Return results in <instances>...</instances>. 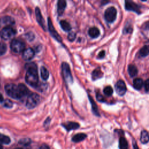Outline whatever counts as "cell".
<instances>
[{
  "label": "cell",
  "instance_id": "obj_38",
  "mask_svg": "<svg viewBox=\"0 0 149 149\" xmlns=\"http://www.w3.org/2000/svg\"><path fill=\"white\" fill-rule=\"evenodd\" d=\"M39 149H50L49 147L46 144H43L39 148Z\"/></svg>",
  "mask_w": 149,
  "mask_h": 149
},
{
  "label": "cell",
  "instance_id": "obj_16",
  "mask_svg": "<svg viewBox=\"0 0 149 149\" xmlns=\"http://www.w3.org/2000/svg\"><path fill=\"white\" fill-rule=\"evenodd\" d=\"M87 137V135L83 133H80L73 136L72 140L74 143H78L84 140Z\"/></svg>",
  "mask_w": 149,
  "mask_h": 149
},
{
  "label": "cell",
  "instance_id": "obj_18",
  "mask_svg": "<svg viewBox=\"0 0 149 149\" xmlns=\"http://www.w3.org/2000/svg\"><path fill=\"white\" fill-rule=\"evenodd\" d=\"M119 149H128V143L127 139L123 137H120L119 140Z\"/></svg>",
  "mask_w": 149,
  "mask_h": 149
},
{
  "label": "cell",
  "instance_id": "obj_30",
  "mask_svg": "<svg viewBox=\"0 0 149 149\" xmlns=\"http://www.w3.org/2000/svg\"><path fill=\"white\" fill-rule=\"evenodd\" d=\"M103 92L106 95L111 96L112 95L113 93V89L110 86H108L104 89Z\"/></svg>",
  "mask_w": 149,
  "mask_h": 149
},
{
  "label": "cell",
  "instance_id": "obj_26",
  "mask_svg": "<svg viewBox=\"0 0 149 149\" xmlns=\"http://www.w3.org/2000/svg\"><path fill=\"white\" fill-rule=\"evenodd\" d=\"M11 142L10 138L0 133V143L4 144H8Z\"/></svg>",
  "mask_w": 149,
  "mask_h": 149
},
{
  "label": "cell",
  "instance_id": "obj_42",
  "mask_svg": "<svg viewBox=\"0 0 149 149\" xmlns=\"http://www.w3.org/2000/svg\"><path fill=\"white\" fill-rule=\"evenodd\" d=\"M0 149H3V147L1 144H0Z\"/></svg>",
  "mask_w": 149,
  "mask_h": 149
},
{
  "label": "cell",
  "instance_id": "obj_13",
  "mask_svg": "<svg viewBox=\"0 0 149 149\" xmlns=\"http://www.w3.org/2000/svg\"><path fill=\"white\" fill-rule=\"evenodd\" d=\"M36 12V19H37V21L38 22V23H39L40 25L41 26V27L44 30H45V21L41 15L40 10L39 9V8L37 7L36 8L35 10Z\"/></svg>",
  "mask_w": 149,
  "mask_h": 149
},
{
  "label": "cell",
  "instance_id": "obj_31",
  "mask_svg": "<svg viewBox=\"0 0 149 149\" xmlns=\"http://www.w3.org/2000/svg\"><path fill=\"white\" fill-rule=\"evenodd\" d=\"M3 103H4L3 104L4 106L6 108H12L13 106V103L11 100H8V99L4 101Z\"/></svg>",
  "mask_w": 149,
  "mask_h": 149
},
{
  "label": "cell",
  "instance_id": "obj_24",
  "mask_svg": "<svg viewBox=\"0 0 149 149\" xmlns=\"http://www.w3.org/2000/svg\"><path fill=\"white\" fill-rule=\"evenodd\" d=\"M40 72L41 78L44 81H47L49 77V72L47 68L45 66H41Z\"/></svg>",
  "mask_w": 149,
  "mask_h": 149
},
{
  "label": "cell",
  "instance_id": "obj_39",
  "mask_svg": "<svg viewBox=\"0 0 149 149\" xmlns=\"http://www.w3.org/2000/svg\"><path fill=\"white\" fill-rule=\"evenodd\" d=\"M132 144H133V149H139V147H138V146H137V143H136V140H135L134 139H133Z\"/></svg>",
  "mask_w": 149,
  "mask_h": 149
},
{
  "label": "cell",
  "instance_id": "obj_17",
  "mask_svg": "<svg viewBox=\"0 0 149 149\" xmlns=\"http://www.w3.org/2000/svg\"><path fill=\"white\" fill-rule=\"evenodd\" d=\"M149 137H148V133L147 131L143 130L141 132L140 140L142 143L143 144H147L148 142Z\"/></svg>",
  "mask_w": 149,
  "mask_h": 149
},
{
  "label": "cell",
  "instance_id": "obj_9",
  "mask_svg": "<svg viewBox=\"0 0 149 149\" xmlns=\"http://www.w3.org/2000/svg\"><path fill=\"white\" fill-rule=\"evenodd\" d=\"M115 90L118 95H123L126 93L127 87L125 82L122 80L118 81L115 84Z\"/></svg>",
  "mask_w": 149,
  "mask_h": 149
},
{
  "label": "cell",
  "instance_id": "obj_29",
  "mask_svg": "<svg viewBox=\"0 0 149 149\" xmlns=\"http://www.w3.org/2000/svg\"><path fill=\"white\" fill-rule=\"evenodd\" d=\"M32 143V140L29 138L22 139L19 141V143L23 146H28Z\"/></svg>",
  "mask_w": 149,
  "mask_h": 149
},
{
  "label": "cell",
  "instance_id": "obj_34",
  "mask_svg": "<svg viewBox=\"0 0 149 149\" xmlns=\"http://www.w3.org/2000/svg\"><path fill=\"white\" fill-rule=\"evenodd\" d=\"M26 36H27V39H28V40H29V41L33 40L34 39V38H35V35H34V34H33V33H32V32H30V33H28V34L26 35Z\"/></svg>",
  "mask_w": 149,
  "mask_h": 149
},
{
  "label": "cell",
  "instance_id": "obj_22",
  "mask_svg": "<svg viewBox=\"0 0 149 149\" xmlns=\"http://www.w3.org/2000/svg\"><path fill=\"white\" fill-rule=\"evenodd\" d=\"M88 97H89V98L90 102H91V107H92V110H93V113H94L96 116H100V114H99L98 110V108H97V106L95 103L94 102V101L93 100V99L92 98V97H91L90 95H89Z\"/></svg>",
  "mask_w": 149,
  "mask_h": 149
},
{
  "label": "cell",
  "instance_id": "obj_21",
  "mask_svg": "<svg viewBox=\"0 0 149 149\" xmlns=\"http://www.w3.org/2000/svg\"><path fill=\"white\" fill-rule=\"evenodd\" d=\"M143 85H144V82L142 79L136 78L133 80V85L134 88L136 89V90H140L143 86Z\"/></svg>",
  "mask_w": 149,
  "mask_h": 149
},
{
  "label": "cell",
  "instance_id": "obj_44",
  "mask_svg": "<svg viewBox=\"0 0 149 149\" xmlns=\"http://www.w3.org/2000/svg\"><path fill=\"white\" fill-rule=\"evenodd\" d=\"M0 24H1V22H0Z\"/></svg>",
  "mask_w": 149,
  "mask_h": 149
},
{
  "label": "cell",
  "instance_id": "obj_4",
  "mask_svg": "<svg viewBox=\"0 0 149 149\" xmlns=\"http://www.w3.org/2000/svg\"><path fill=\"white\" fill-rule=\"evenodd\" d=\"M40 101V97L36 93H32L29 95L26 101V106L28 109L35 108Z\"/></svg>",
  "mask_w": 149,
  "mask_h": 149
},
{
  "label": "cell",
  "instance_id": "obj_33",
  "mask_svg": "<svg viewBox=\"0 0 149 149\" xmlns=\"http://www.w3.org/2000/svg\"><path fill=\"white\" fill-rule=\"evenodd\" d=\"M96 98H97V100L100 102H105V99L104 98V97L100 94V93H97L96 94Z\"/></svg>",
  "mask_w": 149,
  "mask_h": 149
},
{
  "label": "cell",
  "instance_id": "obj_10",
  "mask_svg": "<svg viewBox=\"0 0 149 149\" xmlns=\"http://www.w3.org/2000/svg\"><path fill=\"white\" fill-rule=\"evenodd\" d=\"M125 9L128 11H133L138 14L140 13V7L136 3L132 2V1H127L125 2Z\"/></svg>",
  "mask_w": 149,
  "mask_h": 149
},
{
  "label": "cell",
  "instance_id": "obj_25",
  "mask_svg": "<svg viewBox=\"0 0 149 149\" xmlns=\"http://www.w3.org/2000/svg\"><path fill=\"white\" fill-rule=\"evenodd\" d=\"M2 22L5 24H7L8 26H11L13 25V24H15V20L10 17V16H5L2 19Z\"/></svg>",
  "mask_w": 149,
  "mask_h": 149
},
{
  "label": "cell",
  "instance_id": "obj_43",
  "mask_svg": "<svg viewBox=\"0 0 149 149\" xmlns=\"http://www.w3.org/2000/svg\"><path fill=\"white\" fill-rule=\"evenodd\" d=\"M15 149H23V148H21V147H18V148H15Z\"/></svg>",
  "mask_w": 149,
  "mask_h": 149
},
{
  "label": "cell",
  "instance_id": "obj_37",
  "mask_svg": "<svg viewBox=\"0 0 149 149\" xmlns=\"http://www.w3.org/2000/svg\"><path fill=\"white\" fill-rule=\"evenodd\" d=\"M105 55H106V53H105V51H102L100 53L98 54V58L102 59V58H103L104 57Z\"/></svg>",
  "mask_w": 149,
  "mask_h": 149
},
{
  "label": "cell",
  "instance_id": "obj_15",
  "mask_svg": "<svg viewBox=\"0 0 149 149\" xmlns=\"http://www.w3.org/2000/svg\"><path fill=\"white\" fill-rule=\"evenodd\" d=\"M88 34L90 36V37H91V38L95 39L100 36V32L97 28L93 27L90 28V29L88 31Z\"/></svg>",
  "mask_w": 149,
  "mask_h": 149
},
{
  "label": "cell",
  "instance_id": "obj_41",
  "mask_svg": "<svg viewBox=\"0 0 149 149\" xmlns=\"http://www.w3.org/2000/svg\"><path fill=\"white\" fill-rule=\"evenodd\" d=\"M3 102H4L3 96V95L1 93H0V103H3Z\"/></svg>",
  "mask_w": 149,
  "mask_h": 149
},
{
  "label": "cell",
  "instance_id": "obj_5",
  "mask_svg": "<svg viewBox=\"0 0 149 149\" xmlns=\"http://www.w3.org/2000/svg\"><path fill=\"white\" fill-rule=\"evenodd\" d=\"M24 48L25 44L19 40L14 39L11 43V49L15 53H20L24 50Z\"/></svg>",
  "mask_w": 149,
  "mask_h": 149
},
{
  "label": "cell",
  "instance_id": "obj_8",
  "mask_svg": "<svg viewBox=\"0 0 149 149\" xmlns=\"http://www.w3.org/2000/svg\"><path fill=\"white\" fill-rule=\"evenodd\" d=\"M48 29H49V32H50L51 35L56 40H57L58 42L61 43L62 42V38L60 36V35L58 33V32L56 30V29H55V28L53 26V24L52 21L49 18H48Z\"/></svg>",
  "mask_w": 149,
  "mask_h": 149
},
{
  "label": "cell",
  "instance_id": "obj_1",
  "mask_svg": "<svg viewBox=\"0 0 149 149\" xmlns=\"http://www.w3.org/2000/svg\"><path fill=\"white\" fill-rule=\"evenodd\" d=\"M5 90L9 97L14 99H20L29 95L30 93L28 88L23 84H8L5 86Z\"/></svg>",
  "mask_w": 149,
  "mask_h": 149
},
{
  "label": "cell",
  "instance_id": "obj_7",
  "mask_svg": "<svg viewBox=\"0 0 149 149\" xmlns=\"http://www.w3.org/2000/svg\"><path fill=\"white\" fill-rule=\"evenodd\" d=\"M117 11L115 8L114 7H111L108 8L104 14V17L106 20L109 23L114 22L116 18Z\"/></svg>",
  "mask_w": 149,
  "mask_h": 149
},
{
  "label": "cell",
  "instance_id": "obj_3",
  "mask_svg": "<svg viewBox=\"0 0 149 149\" xmlns=\"http://www.w3.org/2000/svg\"><path fill=\"white\" fill-rule=\"evenodd\" d=\"M62 76L65 82L67 84H71L73 83V77L70 72L69 65L66 62H63L61 66Z\"/></svg>",
  "mask_w": 149,
  "mask_h": 149
},
{
  "label": "cell",
  "instance_id": "obj_6",
  "mask_svg": "<svg viewBox=\"0 0 149 149\" xmlns=\"http://www.w3.org/2000/svg\"><path fill=\"white\" fill-rule=\"evenodd\" d=\"M16 34L15 29L10 26H7L3 28L0 32V36L5 40H8L13 37Z\"/></svg>",
  "mask_w": 149,
  "mask_h": 149
},
{
  "label": "cell",
  "instance_id": "obj_11",
  "mask_svg": "<svg viewBox=\"0 0 149 149\" xmlns=\"http://www.w3.org/2000/svg\"><path fill=\"white\" fill-rule=\"evenodd\" d=\"M35 55V53L33 49L31 48H28L24 49L23 52L22 57L25 61H30L32 60Z\"/></svg>",
  "mask_w": 149,
  "mask_h": 149
},
{
  "label": "cell",
  "instance_id": "obj_14",
  "mask_svg": "<svg viewBox=\"0 0 149 149\" xmlns=\"http://www.w3.org/2000/svg\"><path fill=\"white\" fill-rule=\"evenodd\" d=\"M66 2L64 0H60L57 4V12L60 16L62 15L66 8Z\"/></svg>",
  "mask_w": 149,
  "mask_h": 149
},
{
  "label": "cell",
  "instance_id": "obj_32",
  "mask_svg": "<svg viewBox=\"0 0 149 149\" xmlns=\"http://www.w3.org/2000/svg\"><path fill=\"white\" fill-rule=\"evenodd\" d=\"M76 36H77V35L74 33H73V32L70 33L68 36V39L70 41H73L74 40V39H76Z\"/></svg>",
  "mask_w": 149,
  "mask_h": 149
},
{
  "label": "cell",
  "instance_id": "obj_36",
  "mask_svg": "<svg viewBox=\"0 0 149 149\" xmlns=\"http://www.w3.org/2000/svg\"><path fill=\"white\" fill-rule=\"evenodd\" d=\"M132 28L131 27H125V29H124V33H131L132 32Z\"/></svg>",
  "mask_w": 149,
  "mask_h": 149
},
{
  "label": "cell",
  "instance_id": "obj_19",
  "mask_svg": "<svg viewBox=\"0 0 149 149\" xmlns=\"http://www.w3.org/2000/svg\"><path fill=\"white\" fill-rule=\"evenodd\" d=\"M103 76V73L100 68L95 69L92 73V79L94 81L102 78Z\"/></svg>",
  "mask_w": 149,
  "mask_h": 149
},
{
  "label": "cell",
  "instance_id": "obj_20",
  "mask_svg": "<svg viewBox=\"0 0 149 149\" xmlns=\"http://www.w3.org/2000/svg\"><path fill=\"white\" fill-rule=\"evenodd\" d=\"M128 70L131 77H135L137 75V74L138 73L137 68L134 65H129L128 66Z\"/></svg>",
  "mask_w": 149,
  "mask_h": 149
},
{
  "label": "cell",
  "instance_id": "obj_40",
  "mask_svg": "<svg viewBox=\"0 0 149 149\" xmlns=\"http://www.w3.org/2000/svg\"><path fill=\"white\" fill-rule=\"evenodd\" d=\"M49 122H50V119H49V118H48L45 120V122H44V125L45 126L46 125H48Z\"/></svg>",
  "mask_w": 149,
  "mask_h": 149
},
{
  "label": "cell",
  "instance_id": "obj_35",
  "mask_svg": "<svg viewBox=\"0 0 149 149\" xmlns=\"http://www.w3.org/2000/svg\"><path fill=\"white\" fill-rule=\"evenodd\" d=\"M148 85H149V80L147 79L144 82V89L147 93L148 91Z\"/></svg>",
  "mask_w": 149,
  "mask_h": 149
},
{
  "label": "cell",
  "instance_id": "obj_12",
  "mask_svg": "<svg viewBox=\"0 0 149 149\" xmlns=\"http://www.w3.org/2000/svg\"><path fill=\"white\" fill-rule=\"evenodd\" d=\"M62 126L67 131H70L72 130L77 129L80 127V125L74 122H68L66 123H64L62 124Z\"/></svg>",
  "mask_w": 149,
  "mask_h": 149
},
{
  "label": "cell",
  "instance_id": "obj_28",
  "mask_svg": "<svg viewBox=\"0 0 149 149\" xmlns=\"http://www.w3.org/2000/svg\"><path fill=\"white\" fill-rule=\"evenodd\" d=\"M7 45L4 43H0V56H3L7 52Z\"/></svg>",
  "mask_w": 149,
  "mask_h": 149
},
{
  "label": "cell",
  "instance_id": "obj_2",
  "mask_svg": "<svg viewBox=\"0 0 149 149\" xmlns=\"http://www.w3.org/2000/svg\"><path fill=\"white\" fill-rule=\"evenodd\" d=\"M27 70L25 81L26 83L33 87H37L39 84V76L37 65L33 63L27 64L25 66Z\"/></svg>",
  "mask_w": 149,
  "mask_h": 149
},
{
  "label": "cell",
  "instance_id": "obj_27",
  "mask_svg": "<svg viewBox=\"0 0 149 149\" xmlns=\"http://www.w3.org/2000/svg\"><path fill=\"white\" fill-rule=\"evenodd\" d=\"M148 45H144L139 51V54L142 57H147L148 55Z\"/></svg>",
  "mask_w": 149,
  "mask_h": 149
},
{
  "label": "cell",
  "instance_id": "obj_23",
  "mask_svg": "<svg viewBox=\"0 0 149 149\" xmlns=\"http://www.w3.org/2000/svg\"><path fill=\"white\" fill-rule=\"evenodd\" d=\"M60 25L62 29L65 32H69L71 30L70 24L66 20H62L60 22Z\"/></svg>",
  "mask_w": 149,
  "mask_h": 149
}]
</instances>
